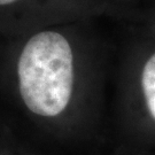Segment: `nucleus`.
I'll use <instances>...</instances> for the list:
<instances>
[{
  "label": "nucleus",
  "mask_w": 155,
  "mask_h": 155,
  "mask_svg": "<svg viewBox=\"0 0 155 155\" xmlns=\"http://www.w3.org/2000/svg\"><path fill=\"white\" fill-rule=\"evenodd\" d=\"M6 39L7 82L16 105L43 120L64 114L77 78L76 55L68 37L43 27Z\"/></svg>",
  "instance_id": "f257e3e1"
},
{
  "label": "nucleus",
  "mask_w": 155,
  "mask_h": 155,
  "mask_svg": "<svg viewBox=\"0 0 155 155\" xmlns=\"http://www.w3.org/2000/svg\"><path fill=\"white\" fill-rule=\"evenodd\" d=\"M51 0H0V36L15 37L43 28Z\"/></svg>",
  "instance_id": "f03ea898"
},
{
  "label": "nucleus",
  "mask_w": 155,
  "mask_h": 155,
  "mask_svg": "<svg viewBox=\"0 0 155 155\" xmlns=\"http://www.w3.org/2000/svg\"><path fill=\"white\" fill-rule=\"evenodd\" d=\"M141 86L148 111L155 120V53L145 63L141 74Z\"/></svg>",
  "instance_id": "7ed1b4c3"
}]
</instances>
